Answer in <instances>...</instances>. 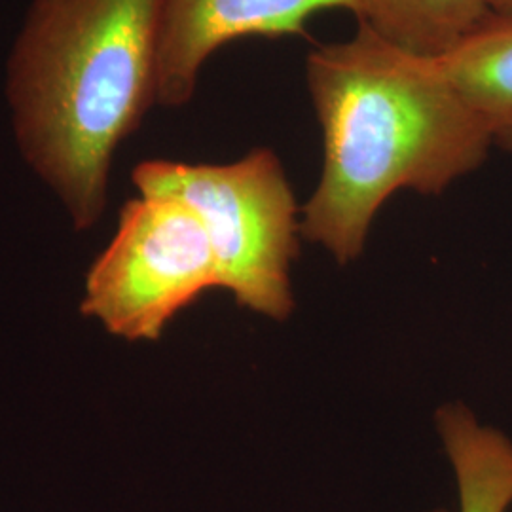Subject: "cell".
I'll use <instances>...</instances> for the list:
<instances>
[{
    "mask_svg": "<svg viewBox=\"0 0 512 512\" xmlns=\"http://www.w3.org/2000/svg\"><path fill=\"white\" fill-rule=\"evenodd\" d=\"M306 84L325 158L300 228L340 264L363 253L395 192L439 196L494 147L439 59L412 54L363 21L348 40L311 50Z\"/></svg>",
    "mask_w": 512,
    "mask_h": 512,
    "instance_id": "6da1fadb",
    "label": "cell"
},
{
    "mask_svg": "<svg viewBox=\"0 0 512 512\" xmlns=\"http://www.w3.org/2000/svg\"><path fill=\"white\" fill-rule=\"evenodd\" d=\"M164 0H31L6 63L14 139L76 232L109 203L118 147L158 105Z\"/></svg>",
    "mask_w": 512,
    "mask_h": 512,
    "instance_id": "7a4b0ae2",
    "label": "cell"
},
{
    "mask_svg": "<svg viewBox=\"0 0 512 512\" xmlns=\"http://www.w3.org/2000/svg\"><path fill=\"white\" fill-rule=\"evenodd\" d=\"M139 194L186 203L211 241L219 289L241 308L285 321L294 308L291 266L302 234L298 205L281 160L255 148L232 164L147 160L133 169Z\"/></svg>",
    "mask_w": 512,
    "mask_h": 512,
    "instance_id": "3957f363",
    "label": "cell"
},
{
    "mask_svg": "<svg viewBox=\"0 0 512 512\" xmlns=\"http://www.w3.org/2000/svg\"><path fill=\"white\" fill-rule=\"evenodd\" d=\"M211 289L219 268L202 220L173 196L139 194L86 275L80 310L116 338L152 342Z\"/></svg>",
    "mask_w": 512,
    "mask_h": 512,
    "instance_id": "277c9868",
    "label": "cell"
},
{
    "mask_svg": "<svg viewBox=\"0 0 512 512\" xmlns=\"http://www.w3.org/2000/svg\"><path fill=\"white\" fill-rule=\"evenodd\" d=\"M330 8L359 14L357 0H164L158 105H188L207 59L232 40L298 35Z\"/></svg>",
    "mask_w": 512,
    "mask_h": 512,
    "instance_id": "5b68a950",
    "label": "cell"
},
{
    "mask_svg": "<svg viewBox=\"0 0 512 512\" xmlns=\"http://www.w3.org/2000/svg\"><path fill=\"white\" fill-rule=\"evenodd\" d=\"M439 63L486 124L495 147L512 152L511 16L492 14Z\"/></svg>",
    "mask_w": 512,
    "mask_h": 512,
    "instance_id": "8992f818",
    "label": "cell"
},
{
    "mask_svg": "<svg viewBox=\"0 0 512 512\" xmlns=\"http://www.w3.org/2000/svg\"><path fill=\"white\" fill-rule=\"evenodd\" d=\"M440 439L458 484L459 512H507L512 505V442L463 404L437 414Z\"/></svg>",
    "mask_w": 512,
    "mask_h": 512,
    "instance_id": "52a82bcc",
    "label": "cell"
},
{
    "mask_svg": "<svg viewBox=\"0 0 512 512\" xmlns=\"http://www.w3.org/2000/svg\"><path fill=\"white\" fill-rule=\"evenodd\" d=\"M359 21L412 54L440 59L490 18V0H357Z\"/></svg>",
    "mask_w": 512,
    "mask_h": 512,
    "instance_id": "ba28073f",
    "label": "cell"
},
{
    "mask_svg": "<svg viewBox=\"0 0 512 512\" xmlns=\"http://www.w3.org/2000/svg\"><path fill=\"white\" fill-rule=\"evenodd\" d=\"M490 8L497 16H511L512 0H490Z\"/></svg>",
    "mask_w": 512,
    "mask_h": 512,
    "instance_id": "9c48e42d",
    "label": "cell"
}]
</instances>
